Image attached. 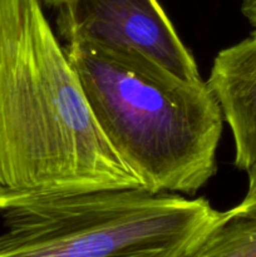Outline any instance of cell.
<instances>
[{
	"label": "cell",
	"instance_id": "1",
	"mask_svg": "<svg viewBox=\"0 0 256 257\" xmlns=\"http://www.w3.org/2000/svg\"><path fill=\"white\" fill-rule=\"evenodd\" d=\"M122 188L146 186L95 122L40 0H0V212Z\"/></svg>",
	"mask_w": 256,
	"mask_h": 257
},
{
	"label": "cell",
	"instance_id": "2",
	"mask_svg": "<svg viewBox=\"0 0 256 257\" xmlns=\"http://www.w3.org/2000/svg\"><path fill=\"white\" fill-rule=\"evenodd\" d=\"M64 49L100 131L147 190L190 197L215 176L225 119L207 82L137 50L89 42Z\"/></svg>",
	"mask_w": 256,
	"mask_h": 257
},
{
	"label": "cell",
	"instance_id": "3",
	"mask_svg": "<svg viewBox=\"0 0 256 257\" xmlns=\"http://www.w3.org/2000/svg\"><path fill=\"white\" fill-rule=\"evenodd\" d=\"M0 257H182L217 220L206 198L102 190L2 211Z\"/></svg>",
	"mask_w": 256,
	"mask_h": 257
},
{
	"label": "cell",
	"instance_id": "4",
	"mask_svg": "<svg viewBox=\"0 0 256 257\" xmlns=\"http://www.w3.org/2000/svg\"><path fill=\"white\" fill-rule=\"evenodd\" d=\"M58 9V33L67 43L137 50L178 77L201 79L193 55L157 0H69Z\"/></svg>",
	"mask_w": 256,
	"mask_h": 257
},
{
	"label": "cell",
	"instance_id": "5",
	"mask_svg": "<svg viewBox=\"0 0 256 257\" xmlns=\"http://www.w3.org/2000/svg\"><path fill=\"white\" fill-rule=\"evenodd\" d=\"M208 87L228 123L235 143V166L247 175L242 202L256 201V29L213 60Z\"/></svg>",
	"mask_w": 256,
	"mask_h": 257
},
{
	"label": "cell",
	"instance_id": "6",
	"mask_svg": "<svg viewBox=\"0 0 256 257\" xmlns=\"http://www.w3.org/2000/svg\"><path fill=\"white\" fill-rule=\"evenodd\" d=\"M182 257H256V201L220 212Z\"/></svg>",
	"mask_w": 256,
	"mask_h": 257
},
{
	"label": "cell",
	"instance_id": "7",
	"mask_svg": "<svg viewBox=\"0 0 256 257\" xmlns=\"http://www.w3.org/2000/svg\"><path fill=\"white\" fill-rule=\"evenodd\" d=\"M241 10L250 24L256 28V0H242Z\"/></svg>",
	"mask_w": 256,
	"mask_h": 257
},
{
	"label": "cell",
	"instance_id": "8",
	"mask_svg": "<svg viewBox=\"0 0 256 257\" xmlns=\"http://www.w3.org/2000/svg\"><path fill=\"white\" fill-rule=\"evenodd\" d=\"M44 2L47 3V4H49V5H53V7H57V8H59L60 5L65 4V3H68V2H69V0H44Z\"/></svg>",
	"mask_w": 256,
	"mask_h": 257
}]
</instances>
